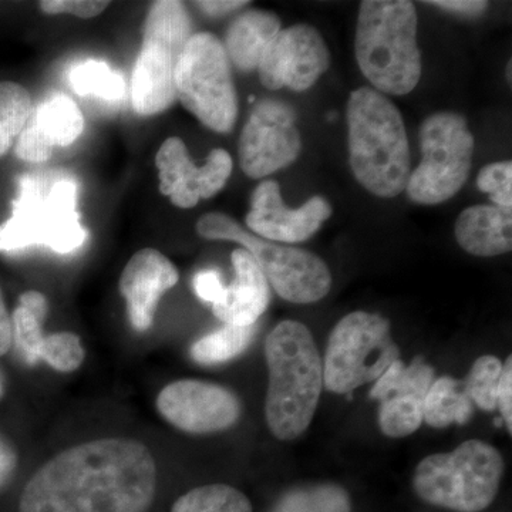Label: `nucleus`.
<instances>
[{"mask_svg": "<svg viewBox=\"0 0 512 512\" xmlns=\"http://www.w3.org/2000/svg\"><path fill=\"white\" fill-rule=\"evenodd\" d=\"M512 357L508 356L503 363V372H501L500 383H498L497 407L500 409L501 416L508 433H512Z\"/></svg>", "mask_w": 512, "mask_h": 512, "instance_id": "34", "label": "nucleus"}, {"mask_svg": "<svg viewBox=\"0 0 512 512\" xmlns=\"http://www.w3.org/2000/svg\"><path fill=\"white\" fill-rule=\"evenodd\" d=\"M400 359L390 322L369 312H352L330 333L323 365V384L329 392L348 394L375 382Z\"/></svg>", "mask_w": 512, "mask_h": 512, "instance_id": "10", "label": "nucleus"}, {"mask_svg": "<svg viewBox=\"0 0 512 512\" xmlns=\"http://www.w3.org/2000/svg\"><path fill=\"white\" fill-rule=\"evenodd\" d=\"M423 160L410 174L406 192L421 205L451 200L466 184L473 164L474 136L454 111L431 114L420 127Z\"/></svg>", "mask_w": 512, "mask_h": 512, "instance_id": "9", "label": "nucleus"}, {"mask_svg": "<svg viewBox=\"0 0 512 512\" xmlns=\"http://www.w3.org/2000/svg\"><path fill=\"white\" fill-rule=\"evenodd\" d=\"M330 66V52L322 35L308 25L281 32L268 46L258 66L259 79L269 90L305 92Z\"/></svg>", "mask_w": 512, "mask_h": 512, "instance_id": "12", "label": "nucleus"}, {"mask_svg": "<svg viewBox=\"0 0 512 512\" xmlns=\"http://www.w3.org/2000/svg\"><path fill=\"white\" fill-rule=\"evenodd\" d=\"M16 467V456L8 444L0 440V487L12 476Z\"/></svg>", "mask_w": 512, "mask_h": 512, "instance_id": "39", "label": "nucleus"}, {"mask_svg": "<svg viewBox=\"0 0 512 512\" xmlns=\"http://www.w3.org/2000/svg\"><path fill=\"white\" fill-rule=\"evenodd\" d=\"M458 245L476 256H498L512 249L511 208L474 205L466 208L456 221Z\"/></svg>", "mask_w": 512, "mask_h": 512, "instance_id": "21", "label": "nucleus"}, {"mask_svg": "<svg viewBox=\"0 0 512 512\" xmlns=\"http://www.w3.org/2000/svg\"><path fill=\"white\" fill-rule=\"evenodd\" d=\"M275 512H350V500L339 485H318L286 494Z\"/></svg>", "mask_w": 512, "mask_h": 512, "instance_id": "29", "label": "nucleus"}, {"mask_svg": "<svg viewBox=\"0 0 512 512\" xmlns=\"http://www.w3.org/2000/svg\"><path fill=\"white\" fill-rule=\"evenodd\" d=\"M194 289L201 301L214 305L221 298L225 285L222 284L220 272L207 269V271H201L195 275Z\"/></svg>", "mask_w": 512, "mask_h": 512, "instance_id": "35", "label": "nucleus"}, {"mask_svg": "<svg viewBox=\"0 0 512 512\" xmlns=\"http://www.w3.org/2000/svg\"><path fill=\"white\" fill-rule=\"evenodd\" d=\"M434 382L433 367L423 359L404 366L396 360L376 380L370 397L379 400L380 430L392 439L410 436L423 423L424 399Z\"/></svg>", "mask_w": 512, "mask_h": 512, "instance_id": "15", "label": "nucleus"}, {"mask_svg": "<svg viewBox=\"0 0 512 512\" xmlns=\"http://www.w3.org/2000/svg\"><path fill=\"white\" fill-rule=\"evenodd\" d=\"M157 409L168 423L194 434L227 430L241 413L234 393L200 380L168 384L158 396Z\"/></svg>", "mask_w": 512, "mask_h": 512, "instance_id": "13", "label": "nucleus"}, {"mask_svg": "<svg viewBox=\"0 0 512 512\" xmlns=\"http://www.w3.org/2000/svg\"><path fill=\"white\" fill-rule=\"evenodd\" d=\"M330 215L332 205L323 197L309 198L299 208L286 207L279 184L266 180L255 188L245 222L256 237L298 244L313 237Z\"/></svg>", "mask_w": 512, "mask_h": 512, "instance_id": "16", "label": "nucleus"}, {"mask_svg": "<svg viewBox=\"0 0 512 512\" xmlns=\"http://www.w3.org/2000/svg\"><path fill=\"white\" fill-rule=\"evenodd\" d=\"M178 282V272L167 256L146 248L128 261L120 278V292L127 302L128 319L134 329L153 325L161 296Z\"/></svg>", "mask_w": 512, "mask_h": 512, "instance_id": "19", "label": "nucleus"}, {"mask_svg": "<svg viewBox=\"0 0 512 512\" xmlns=\"http://www.w3.org/2000/svg\"><path fill=\"white\" fill-rule=\"evenodd\" d=\"M301 150L295 110L284 101H259L239 141L242 171L251 178L268 177L295 163Z\"/></svg>", "mask_w": 512, "mask_h": 512, "instance_id": "11", "label": "nucleus"}, {"mask_svg": "<svg viewBox=\"0 0 512 512\" xmlns=\"http://www.w3.org/2000/svg\"><path fill=\"white\" fill-rule=\"evenodd\" d=\"M156 164L160 171V190L178 208H192L201 200L214 197L227 184L232 173L228 151L217 148L201 167H195L184 141L178 137L165 140L158 150Z\"/></svg>", "mask_w": 512, "mask_h": 512, "instance_id": "14", "label": "nucleus"}, {"mask_svg": "<svg viewBox=\"0 0 512 512\" xmlns=\"http://www.w3.org/2000/svg\"><path fill=\"white\" fill-rule=\"evenodd\" d=\"M70 83L79 96H94L103 100H120L126 93V83L120 73L100 60H86L70 70Z\"/></svg>", "mask_w": 512, "mask_h": 512, "instance_id": "26", "label": "nucleus"}, {"mask_svg": "<svg viewBox=\"0 0 512 512\" xmlns=\"http://www.w3.org/2000/svg\"><path fill=\"white\" fill-rule=\"evenodd\" d=\"M109 5V2H97V0H45L40 2V9L47 15L72 13L79 18L89 19L100 15Z\"/></svg>", "mask_w": 512, "mask_h": 512, "instance_id": "33", "label": "nucleus"}, {"mask_svg": "<svg viewBox=\"0 0 512 512\" xmlns=\"http://www.w3.org/2000/svg\"><path fill=\"white\" fill-rule=\"evenodd\" d=\"M235 279L225 286L212 311L225 325L254 326L269 303V286L255 259L244 248L232 252Z\"/></svg>", "mask_w": 512, "mask_h": 512, "instance_id": "20", "label": "nucleus"}, {"mask_svg": "<svg viewBox=\"0 0 512 512\" xmlns=\"http://www.w3.org/2000/svg\"><path fill=\"white\" fill-rule=\"evenodd\" d=\"M46 313L45 296L40 292L29 291L20 296L19 306L12 316L13 338L30 365H35L40 360V352L46 338L43 335V320Z\"/></svg>", "mask_w": 512, "mask_h": 512, "instance_id": "24", "label": "nucleus"}, {"mask_svg": "<svg viewBox=\"0 0 512 512\" xmlns=\"http://www.w3.org/2000/svg\"><path fill=\"white\" fill-rule=\"evenodd\" d=\"M184 47L161 37L143 36L131 82V99L137 113L153 116L174 103L175 69Z\"/></svg>", "mask_w": 512, "mask_h": 512, "instance_id": "18", "label": "nucleus"}, {"mask_svg": "<svg viewBox=\"0 0 512 512\" xmlns=\"http://www.w3.org/2000/svg\"><path fill=\"white\" fill-rule=\"evenodd\" d=\"M3 396V382H2V377H0V397Z\"/></svg>", "mask_w": 512, "mask_h": 512, "instance_id": "40", "label": "nucleus"}, {"mask_svg": "<svg viewBox=\"0 0 512 512\" xmlns=\"http://www.w3.org/2000/svg\"><path fill=\"white\" fill-rule=\"evenodd\" d=\"M505 470L497 448L468 440L450 453L421 460L413 488L424 503L457 512H480L494 503Z\"/></svg>", "mask_w": 512, "mask_h": 512, "instance_id": "6", "label": "nucleus"}, {"mask_svg": "<svg viewBox=\"0 0 512 512\" xmlns=\"http://www.w3.org/2000/svg\"><path fill=\"white\" fill-rule=\"evenodd\" d=\"M171 512H252L247 495L227 484L202 485L175 501Z\"/></svg>", "mask_w": 512, "mask_h": 512, "instance_id": "25", "label": "nucleus"}, {"mask_svg": "<svg viewBox=\"0 0 512 512\" xmlns=\"http://www.w3.org/2000/svg\"><path fill=\"white\" fill-rule=\"evenodd\" d=\"M355 53L379 93L406 96L421 79L416 6L409 0H365L357 16Z\"/></svg>", "mask_w": 512, "mask_h": 512, "instance_id": "4", "label": "nucleus"}, {"mask_svg": "<svg viewBox=\"0 0 512 512\" xmlns=\"http://www.w3.org/2000/svg\"><path fill=\"white\" fill-rule=\"evenodd\" d=\"M202 238L224 239L241 244L285 301L313 303L325 298L332 286L328 265L318 255L305 249L286 247L256 237L221 212L202 215L197 222Z\"/></svg>", "mask_w": 512, "mask_h": 512, "instance_id": "7", "label": "nucleus"}, {"mask_svg": "<svg viewBox=\"0 0 512 512\" xmlns=\"http://www.w3.org/2000/svg\"><path fill=\"white\" fill-rule=\"evenodd\" d=\"M77 185L62 178L46 188L36 175H23L12 217L0 225V252L47 247L70 254L82 247L87 231L76 210Z\"/></svg>", "mask_w": 512, "mask_h": 512, "instance_id": "5", "label": "nucleus"}, {"mask_svg": "<svg viewBox=\"0 0 512 512\" xmlns=\"http://www.w3.org/2000/svg\"><path fill=\"white\" fill-rule=\"evenodd\" d=\"M32 114V99L18 83H0V157L5 156L19 138Z\"/></svg>", "mask_w": 512, "mask_h": 512, "instance_id": "27", "label": "nucleus"}, {"mask_svg": "<svg viewBox=\"0 0 512 512\" xmlns=\"http://www.w3.org/2000/svg\"><path fill=\"white\" fill-rule=\"evenodd\" d=\"M429 5L466 16H480L488 8V2L483 0H437L429 2Z\"/></svg>", "mask_w": 512, "mask_h": 512, "instance_id": "36", "label": "nucleus"}, {"mask_svg": "<svg viewBox=\"0 0 512 512\" xmlns=\"http://www.w3.org/2000/svg\"><path fill=\"white\" fill-rule=\"evenodd\" d=\"M269 369L265 416L279 440H295L315 416L323 387V362L312 333L302 323L284 320L266 339Z\"/></svg>", "mask_w": 512, "mask_h": 512, "instance_id": "3", "label": "nucleus"}, {"mask_svg": "<svg viewBox=\"0 0 512 512\" xmlns=\"http://www.w3.org/2000/svg\"><path fill=\"white\" fill-rule=\"evenodd\" d=\"M83 128L84 117L77 104L64 94H56L30 114L18 138L16 156L28 163H46L55 147L70 146Z\"/></svg>", "mask_w": 512, "mask_h": 512, "instance_id": "17", "label": "nucleus"}, {"mask_svg": "<svg viewBox=\"0 0 512 512\" xmlns=\"http://www.w3.org/2000/svg\"><path fill=\"white\" fill-rule=\"evenodd\" d=\"M40 359L57 372H73L82 365L84 349L79 336L70 332L52 333L43 342Z\"/></svg>", "mask_w": 512, "mask_h": 512, "instance_id": "31", "label": "nucleus"}, {"mask_svg": "<svg viewBox=\"0 0 512 512\" xmlns=\"http://www.w3.org/2000/svg\"><path fill=\"white\" fill-rule=\"evenodd\" d=\"M157 466L144 444L103 439L57 454L30 478L20 512H147Z\"/></svg>", "mask_w": 512, "mask_h": 512, "instance_id": "1", "label": "nucleus"}, {"mask_svg": "<svg viewBox=\"0 0 512 512\" xmlns=\"http://www.w3.org/2000/svg\"><path fill=\"white\" fill-rule=\"evenodd\" d=\"M473 416V402L464 392L463 382L443 376L431 384L424 399L423 420L434 429L450 424H466Z\"/></svg>", "mask_w": 512, "mask_h": 512, "instance_id": "23", "label": "nucleus"}, {"mask_svg": "<svg viewBox=\"0 0 512 512\" xmlns=\"http://www.w3.org/2000/svg\"><path fill=\"white\" fill-rule=\"evenodd\" d=\"M503 363L495 356H483L476 360L467 379L463 382L464 392L480 409L493 412L497 407L498 383Z\"/></svg>", "mask_w": 512, "mask_h": 512, "instance_id": "30", "label": "nucleus"}, {"mask_svg": "<svg viewBox=\"0 0 512 512\" xmlns=\"http://www.w3.org/2000/svg\"><path fill=\"white\" fill-rule=\"evenodd\" d=\"M477 185L481 191L490 194L495 207H512V163L500 161L485 165L477 175Z\"/></svg>", "mask_w": 512, "mask_h": 512, "instance_id": "32", "label": "nucleus"}, {"mask_svg": "<svg viewBox=\"0 0 512 512\" xmlns=\"http://www.w3.org/2000/svg\"><path fill=\"white\" fill-rule=\"evenodd\" d=\"M255 333L254 326L225 325L194 343L191 356L201 365H218L244 352Z\"/></svg>", "mask_w": 512, "mask_h": 512, "instance_id": "28", "label": "nucleus"}, {"mask_svg": "<svg viewBox=\"0 0 512 512\" xmlns=\"http://www.w3.org/2000/svg\"><path fill=\"white\" fill-rule=\"evenodd\" d=\"M195 5L198 6V9H201L205 15L210 16H222L227 15V13L234 12L242 6L248 5V2H242V0H221V2H215V0H210V2H197Z\"/></svg>", "mask_w": 512, "mask_h": 512, "instance_id": "37", "label": "nucleus"}, {"mask_svg": "<svg viewBox=\"0 0 512 512\" xmlns=\"http://www.w3.org/2000/svg\"><path fill=\"white\" fill-rule=\"evenodd\" d=\"M12 319H10L2 292H0V356L5 355L12 345Z\"/></svg>", "mask_w": 512, "mask_h": 512, "instance_id": "38", "label": "nucleus"}, {"mask_svg": "<svg viewBox=\"0 0 512 512\" xmlns=\"http://www.w3.org/2000/svg\"><path fill=\"white\" fill-rule=\"evenodd\" d=\"M175 93L204 126L228 133L238 117V97L221 40L212 33L192 35L175 69Z\"/></svg>", "mask_w": 512, "mask_h": 512, "instance_id": "8", "label": "nucleus"}, {"mask_svg": "<svg viewBox=\"0 0 512 512\" xmlns=\"http://www.w3.org/2000/svg\"><path fill=\"white\" fill-rule=\"evenodd\" d=\"M346 117L356 180L376 197L402 194L412 174V157L400 110L384 94L360 87L350 93Z\"/></svg>", "mask_w": 512, "mask_h": 512, "instance_id": "2", "label": "nucleus"}, {"mask_svg": "<svg viewBox=\"0 0 512 512\" xmlns=\"http://www.w3.org/2000/svg\"><path fill=\"white\" fill-rule=\"evenodd\" d=\"M281 32V19L268 10L251 9L229 26L225 52L241 72H254L272 40Z\"/></svg>", "mask_w": 512, "mask_h": 512, "instance_id": "22", "label": "nucleus"}]
</instances>
